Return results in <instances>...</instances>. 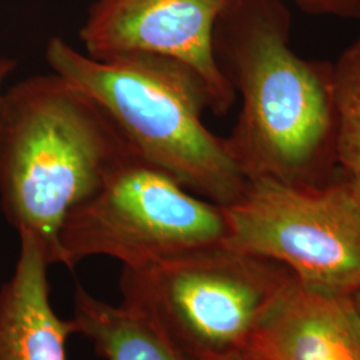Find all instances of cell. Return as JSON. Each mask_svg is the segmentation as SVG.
Segmentation results:
<instances>
[{
  "instance_id": "obj_15",
  "label": "cell",
  "mask_w": 360,
  "mask_h": 360,
  "mask_svg": "<svg viewBox=\"0 0 360 360\" xmlns=\"http://www.w3.org/2000/svg\"><path fill=\"white\" fill-rule=\"evenodd\" d=\"M13 65H15V63H13V60L0 58V83H1V80L4 77H7V74L10 71H13ZM0 98H1V95H0Z\"/></svg>"
},
{
  "instance_id": "obj_11",
  "label": "cell",
  "mask_w": 360,
  "mask_h": 360,
  "mask_svg": "<svg viewBox=\"0 0 360 360\" xmlns=\"http://www.w3.org/2000/svg\"><path fill=\"white\" fill-rule=\"evenodd\" d=\"M336 162L346 178L360 176V37L333 63Z\"/></svg>"
},
{
  "instance_id": "obj_9",
  "label": "cell",
  "mask_w": 360,
  "mask_h": 360,
  "mask_svg": "<svg viewBox=\"0 0 360 360\" xmlns=\"http://www.w3.org/2000/svg\"><path fill=\"white\" fill-rule=\"evenodd\" d=\"M11 278L0 287V360H67L74 321L52 307L47 254L37 238L19 233Z\"/></svg>"
},
{
  "instance_id": "obj_10",
  "label": "cell",
  "mask_w": 360,
  "mask_h": 360,
  "mask_svg": "<svg viewBox=\"0 0 360 360\" xmlns=\"http://www.w3.org/2000/svg\"><path fill=\"white\" fill-rule=\"evenodd\" d=\"M72 321L75 334L86 336L104 360H184L139 314L105 303L80 284Z\"/></svg>"
},
{
  "instance_id": "obj_16",
  "label": "cell",
  "mask_w": 360,
  "mask_h": 360,
  "mask_svg": "<svg viewBox=\"0 0 360 360\" xmlns=\"http://www.w3.org/2000/svg\"><path fill=\"white\" fill-rule=\"evenodd\" d=\"M235 360H251L250 358H247V356H243V358H239V359H235Z\"/></svg>"
},
{
  "instance_id": "obj_5",
  "label": "cell",
  "mask_w": 360,
  "mask_h": 360,
  "mask_svg": "<svg viewBox=\"0 0 360 360\" xmlns=\"http://www.w3.org/2000/svg\"><path fill=\"white\" fill-rule=\"evenodd\" d=\"M226 235L221 207L135 158L68 214L59 233L60 264L74 269L87 257H108L139 267L221 245Z\"/></svg>"
},
{
  "instance_id": "obj_14",
  "label": "cell",
  "mask_w": 360,
  "mask_h": 360,
  "mask_svg": "<svg viewBox=\"0 0 360 360\" xmlns=\"http://www.w3.org/2000/svg\"><path fill=\"white\" fill-rule=\"evenodd\" d=\"M348 186L351 188V193L354 195V199L360 210V176L356 178H347Z\"/></svg>"
},
{
  "instance_id": "obj_6",
  "label": "cell",
  "mask_w": 360,
  "mask_h": 360,
  "mask_svg": "<svg viewBox=\"0 0 360 360\" xmlns=\"http://www.w3.org/2000/svg\"><path fill=\"white\" fill-rule=\"evenodd\" d=\"M223 245L283 266L296 281L342 295L360 288V210L343 174L322 187L247 180L221 207Z\"/></svg>"
},
{
  "instance_id": "obj_13",
  "label": "cell",
  "mask_w": 360,
  "mask_h": 360,
  "mask_svg": "<svg viewBox=\"0 0 360 360\" xmlns=\"http://www.w3.org/2000/svg\"><path fill=\"white\" fill-rule=\"evenodd\" d=\"M348 297H349V303H351V307L354 311V315L356 318V322H358L360 327V288L356 290L355 292H352L351 295H348Z\"/></svg>"
},
{
  "instance_id": "obj_2",
  "label": "cell",
  "mask_w": 360,
  "mask_h": 360,
  "mask_svg": "<svg viewBox=\"0 0 360 360\" xmlns=\"http://www.w3.org/2000/svg\"><path fill=\"white\" fill-rule=\"evenodd\" d=\"M141 158L103 108L56 74L27 77L0 98V206L19 233L60 264L68 214Z\"/></svg>"
},
{
  "instance_id": "obj_7",
  "label": "cell",
  "mask_w": 360,
  "mask_h": 360,
  "mask_svg": "<svg viewBox=\"0 0 360 360\" xmlns=\"http://www.w3.org/2000/svg\"><path fill=\"white\" fill-rule=\"evenodd\" d=\"M230 0H96L80 37L95 59L146 53L178 60L203 80L210 110L226 115L236 94L214 51V30Z\"/></svg>"
},
{
  "instance_id": "obj_4",
  "label": "cell",
  "mask_w": 360,
  "mask_h": 360,
  "mask_svg": "<svg viewBox=\"0 0 360 360\" xmlns=\"http://www.w3.org/2000/svg\"><path fill=\"white\" fill-rule=\"evenodd\" d=\"M290 272L217 245L123 267L122 304L139 314L184 360H235Z\"/></svg>"
},
{
  "instance_id": "obj_1",
  "label": "cell",
  "mask_w": 360,
  "mask_h": 360,
  "mask_svg": "<svg viewBox=\"0 0 360 360\" xmlns=\"http://www.w3.org/2000/svg\"><path fill=\"white\" fill-rule=\"evenodd\" d=\"M283 0H230L214 30V51L242 107L230 156L245 179L322 187L342 176L336 162L333 63L291 47Z\"/></svg>"
},
{
  "instance_id": "obj_3",
  "label": "cell",
  "mask_w": 360,
  "mask_h": 360,
  "mask_svg": "<svg viewBox=\"0 0 360 360\" xmlns=\"http://www.w3.org/2000/svg\"><path fill=\"white\" fill-rule=\"evenodd\" d=\"M46 59L103 108L143 160L186 190L220 207L243 193L247 179L224 138L203 122L210 95L190 67L146 53L95 59L60 38L50 40Z\"/></svg>"
},
{
  "instance_id": "obj_8",
  "label": "cell",
  "mask_w": 360,
  "mask_h": 360,
  "mask_svg": "<svg viewBox=\"0 0 360 360\" xmlns=\"http://www.w3.org/2000/svg\"><path fill=\"white\" fill-rule=\"evenodd\" d=\"M251 360H360V327L348 295L284 282L251 338Z\"/></svg>"
},
{
  "instance_id": "obj_12",
  "label": "cell",
  "mask_w": 360,
  "mask_h": 360,
  "mask_svg": "<svg viewBox=\"0 0 360 360\" xmlns=\"http://www.w3.org/2000/svg\"><path fill=\"white\" fill-rule=\"evenodd\" d=\"M311 15L334 16L346 20H360V0H294Z\"/></svg>"
}]
</instances>
